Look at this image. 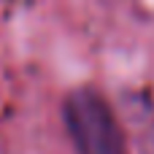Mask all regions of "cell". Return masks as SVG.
Segmentation results:
<instances>
[{
    "mask_svg": "<svg viewBox=\"0 0 154 154\" xmlns=\"http://www.w3.org/2000/svg\"><path fill=\"white\" fill-rule=\"evenodd\" d=\"M62 119L76 154H127L125 133L108 100L92 87L73 89L65 97Z\"/></svg>",
    "mask_w": 154,
    "mask_h": 154,
    "instance_id": "cell-1",
    "label": "cell"
},
{
    "mask_svg": "<svg viewBox=\"0 0 154 154\" xmlns=\"http://www.w3.org/2000/svg\"><path fill=\"white\" fill-rule=\"evenodd\" d=\"M143 154H154V125L146 130V135H143Z\"/></svg>",
    "mask_w": 154,
    "mask_h": 154,
    "instance_id": "cell-2",
    "label": "cell"
}]
</instances>
